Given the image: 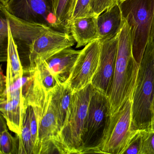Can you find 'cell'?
<instances>
[{
    "label": "cell",
    "mask_w": 154,
    "mask_h": 154,
    "mask_svg": "<svg viewBox=\"0 0 154 154\" xmlns=\"http://www.w3.org/2000/svg\"><path fill=\"white\" fill-rule=\"evenodd\" d=\"M77 0H72V3H71V16L72 15V12L75 6Z\"/></svg>",
    "instance_id": "f546056e"
},
{
    "label": "cell",
    "mask_w": 154,
    "mask_h": 154,
    "mask_svg": "<svg viewBox=\"0 0 154 154\" xmlns=\"http://www.w3.org/2000/svg\"><path fill=\"white\" fill-rule=\"evenodd\" d=\"M27 76L16 81L1 91V112L8 128L17 135H20L27 108L25 88Z\"/></svg>",
    "instance_id": "ba28073f"
},
{
    "label": "cell",
    "mask_w": 154,
    "mask_h": 154,
    "mask_svg": "<svg viewBox=\"0 0 154 154\" xmlns=\"http://www.w3.org/2000/svg\"><path fill=\"white\" fill-rule=\"evenodd\" d=\"M142 133L141 154H154V124L142 130Z\"/></svg>",
    "instance_id": "d4e9b609"
},
{
    "label": "cell",
    "mask_w": 154,
    "mask_h": 154,
    "mask_svg": "<svg viewBox=\"0 0 154 154\" xmlns=\"http://www.w3.org/2000/svg\"><path fill=\"white\" fill-rule=\"evenodd\" d=\"M92 0H77L71 15V19L94 16L92 11Z\"/></svg>",
    "instance_id": "cb8c5ba5"
},
{
    "label": "cell",
    "mask_w": 154,
    "mask_h": 154,
    "mask_svg": "<svg viewBox=\"0 0 154 154\" xmlns=\"http://www.w3.org/2000/svg\"><path fill=\"white\" fill-rule=\"evenodd\" d=\"M154 119V118H153V119Z\"/></svg>",
    "instance_id": "e575fe53"
},
{
    "label": "cell",
    "mask_w": 154,
    "mask_h": 154,
    "mask_svg": "<svg viewBox=\"0 0 154 154\" xmlns=\"http://www.w3.org/2000/svg\"><path fill=\"white\" fill-rule=\"evenodd\" d=\"M1 1V3L2 4L3 6H6L9 0H0Z\"/></svg>",
    "instance_id": "4dcf8cb0"
},
{
    "label": "cell",
    "mask_w": 154,
    "mask_h": 154,
    "mask_svg": "<svg viewBox=\"0 0 154 154\" xmlns=\"http://www.w3.org/2000/svg\"><path fill=\"white\" fill-rule=\"evenodd\" d=\"M17 136L18 138L19 154H35L28 106L24 117L21 133Z\"/></svg>",
    "instance_id": "ffe728a7"
},
{
    "label": "cell",
    "mask_w": 154,
    "mask_h": 154,
    "mask_svg": "<svg viewBox=\"0 0 154 154\" xmlns=\"http://www.w3.org/2000/svg\"><path fill=\"white\" fill-rule=\"evenodd\" d=\"M81 51L68 48L46 60L58 83L68 82Z\"/></svg>",
    "instance_id": "5bb4252c"
},
{
    "label": "cell",
    "mask_w": 154,
    "mask_h": 154,
    "mask_svg": "<svg viewBox=\"0 0 154 154\" xmlns=\"http://www.w3.org/2000/svg\"><path fill=\"white\" fill-rule=\"evenodd\" d=\"M8 40V20L1 11L0 19V45L2 61L7 60Z\"/></svg>",
    "instance_id": "603a6c76"
},
{
    "label": "cell",
    "mask_w": 154,
    "mask_h": 154,
    "mask_svg": "<svg viewBox=\"0 0 154 154\" xmlns=\"http://www.w3.org/2000/svg\"><path fill=\"white\" fill-rule=\"evenodd\" d=\"M73 93L67 83L57 84L51 91V103L57 119L58 133L64 123Z\"/></svg>",
    "instance_id": "e0dca14e"
},
{
    "label": "cell",
    "mask_w": 154,
    "mask_h": 154,
    "mask_svg": "<svg viewBox=\"0 0 154 154\" xmlns=\"http://www.w3.org/2000/svg\"><path fill=\"white\" fill-rule=\"evenodd\" d=\"M34 73L38 82L47 91H52L58 84L48 68L46 61H42L37 65Z\"/></svg>",
    "instance_id": "7402d4cb"
},
{
    "label": "cell",
    "mask_w": 154,
    "mask_h": 154,
    "mask_svg": "<svg viewBox=\"0 0 154 154\" xmlns=\"http://www.w3.org/2000/svg\"><path fill=\"white\" fill-rule=\"evenodd\" d=\"M153 112H154V102H153Z\"/></svg>",
    "instance_id": "1f68e13d"
},
{
    "label": "cell",
    "mask_w": 154,
    "mask_h": 154,
    "mask_svg": "<svg viewBox=\"0 0 154 154\" xmlns=\"http://www.w3.org/2000/svg\"><path fill=\"white\" fill-rule=\"evenodd\" d=\"M119 5L130 27L133 57L140 65L150 38L154 0H122Z\"/></svg>",
    "instance_id": "5b68a950"
},
{
    "label": "cell",
    "mask_w": 154,
    "mask_h": 154,
    "mask_svg": "<svg viewBox=\"0 0 154 154\" xmlns=\"http://www.w3.org/2000/svg\"><path fill=\"white\" fill-rule=\"evenodd\" d=\"M123 21L119 3L105 10L97 17L99 39H111L118 36L122 27Z\"/></svg>",
    "instance_id": "9a60e30c"
},
{
    "label": "cell",
    "mask_w": 154,
    "mask_h": 154,
    "mask_svg": "<svg viewBox=\"0 0 154 154\" xmlns=\"http://www.w3.org/2000/svg\"><path fill=\"white\" fill-rule=\"evenodd\" d=\"M71 34L51 28L39 36L29 48V72H33L38 63L58 52L74 45Z\"/></svg>",
    "instance_id": "9c48e42d"
},
{
    "label": "cell",
    "mask_w": 154,
    "mask_h": 154,
    "mask_svg": "<svg viewBox=\"0 0 154 154\" xmlns=\"http://www.w3.org/2000/svg\"><path fill=\"white\" fill-rule=\"evenodd\" d=\"M132 99H128L119 110L110 115L96 153L122 154L137 131L132 127Z\"/></svg>",
    "instance_id": "8992f818"
},
{
    "label": "cell",
    "mask_w": 154,
    "mask_h": 154,
    "mask_svg": "<svg viewBox=\"0 0 154 154\" xmlns=\"http://www.w3.org/2000/svg\"><path fill=\"white\" fill-rule=\"evenodd\" d=\"M51 91L45 90L34 72L26 98L28 105L33 107L37 120L38 140L35 154L55 153L54 143L59 130L51 103Z\"/></svg>",
    "instance_id": "277c9868"
},
{
    "label": "cell",
    "mask_w": 154,
    "mask_h": 154,
    "mask_svg": "<svg viewBox=\"0 0 154 154\" xmlns=\"http://www.w3.org/2000/svg\"><path fill=\"white\" fill-rule=\"evenodd\" d=\"M100 54L99 39L89 43L81 50L67 82L74 92L91 84L99 67Z\"/></svg>",
    "instance_id": "8fae6325"
},
{
    "label": "cell",
    "mask_w": 154,
    "mask_h": 154,
    "mask_svg": "<svg viewBox=\"0 0 154 154\" xmlns=\"http://www.w3.org/2000/svg\"><path fill=\"white\" fill-rule=\"evenodd\" d=\"M151 124H154V119H153V121H152V123H151Z\"/></svg>",
    "instance_id": "d6a6232c"
},
{
    "label": "cell",
    "mask_w": 154,
    "mask_h": 154,
    "mask_svg": "<svg viewBox=\"0 0 154 154\" xmlns=\"http://www.w3.org/2000/svg\"><path fill=\"white\" fill-rule=\"evenodd\" d=\"M123 20L119 34L115 71L109 97L110 115L119 110L128 99L132 98L139 68L132 54L129 26Z\"/></svg>",
    "instance_id": "6da1fadb"
},
{
    "label": "cell",
    "mask_w": 154,
    "mask_h": 154,
    "mask_svg": "<svg viewBox=\"0 0 154 154\" xmlns=\"http://www.w3.org/2000/svg\"><path fill=\"white\" fill-rule=\"evenodd\" d=\"M150 38L154 41V15H153V22H152V27L150 31Z\"/></svg>",
    "instance_id": "f1b7e54d"
},
{
    "label": "cell",
    "mask_w": 154,
    "mask_h": 154,
    "mask_svg": "<svg viewBox=\"0 0 154 154\" xmlns=\"http://www.w3.org/2000/svg\"><path fill=\"white\" fill-rule=\"evenodd\" d=\"M119 2V0H92V11L94 16L98 17L105 10Z\"/></svg>",
    "instance_id": "4316f807"
},
{
    "label": "cell",
    "mask_w": 154,
    "mask_h": 154,
    "mask_svg": "<svg viewBox=\"0 0 154 154\" xmlns=\"http://www.w3.org/2000/svg\"><path fill=\"white\" fill-rule=\"evenodd\" d=\"M1 11L8 19L13 38L18 48H29L39 36L52 28L46 25L27 22L13 16L1 3Z\"/></svg>",
    "instance_id": "4fadbf2b"
},
{
    "label": "cell",
    "mask_w": 154,
    "mask_h": 154,
    "mask_svg": "<svg viewBox=\"0 0 154 154\" xmlns=\"http://www.w3.org/2000/svg\"><path fill=\"white\" fill-rule=\"evenodd\" d=\"M72 0H54L53 14L59 31L70 33Z\"/></svg>",
    "instance_id": "d6986e66"
},
{
    "label": "cell",
    "mask_w": 154,
    "mask_h": 154,
    "mask_svg": "<svg viewBox=\"0 0 154 154\" xmlns=\"http://www.w3.org/2000/svg\"></svg>",
    "instance_id": "d590c367"
},
{
    "label": "cell",
    "mask_w": 154,
    "mask_h": 154,
    "mask_svg": "<svg viewBox=\"0 0 154 154\" xmlns=\"http://www.w3.org/2000/svg\"><path fill=\"white\" fill-rule=\"evenodd\" d=\"M54 0H9L4 6L10 13L31 23L58 30L53 14Z\"/></svg>",
    "instance_id": "30bf717a"
},
{
    "label": "cell",
    "mask_w": 154,
    "mask_h": 154,
    "mask_svg": "<svg viewBox=\"0 0 154 154\" xmlns=\"http://www.w3.org/2000/svg\"><path fill=\"white\" fill-rule=\"evenodd\" d=\"M94 90L91 84L73 93L63 126L54 141L55 153L83 154L84 128Z\"/></svg>",
    "instance_id": "3957f363"
},
{
    "label": "cell",
    "mask_w": 154,
    "mask_h": 154,
    "mask_svg": "<svg viewBox=\"0 0 154 154\" xmlns=\"http://www.w3.org/2000/svg\"><path fill=\"white\" fill-rule=\"evenodd\" d=\"M95 16L72 20L69 24L70 33L76 43V48L85 46L99 39Z\"/></svg>",
    "instance_id": "2e32d148"
},
{
    "label": "cell",
    "mask_w": 154,
    "mask_h": 154,
    "mask_svg": "<svg viewBox=\"0 0 154 154\" xmlns=\"http://www.w3.org/2000/svg\"><path fill=\"white\" fill-rule=\"evenodd\" d=\"M142 145V130H138L131 139L122 154H141Z\"/></svg>",
    "instance_id": "484cf974"
},
{
    "label": "cell",
    "mask_w": 154,
    "mask_h": 154,
    "mask_svg": "<svg viewBox=\"0 0 154 154\" xmlns=\"http://www.w3.org/2000/svg\"><path fill=\"white\" fill-rule=\"evenodd\" d=\"M1 115L0 134V154H19V147L17 145L18 137H14L9 132L7 122Z\"/></svg>",
    "instance_id": "44dd1931"
},
{
    "label": "cell",
    "mask_w": 154,
    "mask_h": 154,
    "mask_svg": "<svg viewBox=\"0 0 154 154\" xmlns=\"http://www.w3.org/2000/svg\"><path fill=\"white\" fill-rule=\"evenodd\" d=\"M154 41L149 38L139 65L132 99V127L146 129L154 118Z\"/></svg>",
    "instance_id": "7a4b0ae2"
},
{
    "label": "cell",
    "mask_w": 154,
    "mask_h": 154,
    "mask_svg": "<svg viewBox=\"0 0 154 154\" xmlns=\"http://www.w3.org/2000/svg\"><path fill=\"white\" fill-rule=\"evenodd\" d=\"M9 40L7 56V75L5 87L10 86L24 76L17 45L11 34L8 22Z\"/></svg>",
    "instance_id": "ac0fdd59"
},
{
    "label": "cell",
    "mask_w": 154,
    "mask_h": 154,
    "mask_svg": "<svg viewBox=\"0 0 154 154\" xmlns=\"http://www.w3.org/2000/svg\"><path fill=\"white\" fill-rule=\"evenodd\" d=\"M110 108L109 97L94 89L84 128L83 154L97 152L110 115Z\"/></svg>",
    "instance_id": "52a82bcc"
},
{
    "label": "cell",
    "mask_w": 154,
    "mask_h": 154,
    "mask_svg": "<svg viewBox=\"0 0 154 154\" xmlns=\"http://www.w3.org/2000/svg\"><path fill=\"white\" fill-rule=\"evenodd\" d=\"M121 1H122V0H119V2Z\"/></svg>",
    "instance_id": "836d02e7"
},
{
    "label": "cell",
    "mask_w": 154,
    "mask_h": 154,
    "mask_svg": "<svg viewBox=\"0 0 154 154\" xmlns=\"http://www.w3.org/2000/svg\"><path fill=\"white\" fill-rule=\"evenodd\" d=\"M100 41V54L99 67L91 84L95 90L109 97L114 76L119 35L111 39Z\"/></svg>",
    "instance_id": "7c38bea8"
},
{
    "label": "cell",
    "mask_w": 154,
    "mask_h": 154,
    "mask_svg": "<svg viewBox=\"0 0 154 154\" xmlns=\"http://www.w3.org/2000/svg\"><path fill=\"white\" fill-rule=\"evenodd\" d=\"M28 106L29 109L30 116V128L32 133V140L35 147L34 154H35L38 140V126L36 117L33 107L29 105H28Z\"/></svg>",
    "instance_id": "83f0119b"
}]
</instances>
